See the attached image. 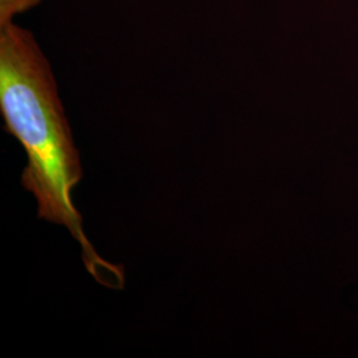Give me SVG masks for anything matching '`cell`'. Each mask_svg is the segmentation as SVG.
I'll return each instance as SVG.
<instances>
[{"label":"cell","mask_w":358,"mask_h":358,"mask_svg":"<svg viewBox=\"0 0 358 358\" xmlns=\"http://www.w3.org/2000/svg\"><path fill=\"white\" fill-rule=\"evenodd\" d=\"M41 0H0V27L13 23V17L35 8Z\"/></svg>","instance_id":"cell-2"},{"label":"cell","mask_w":358,"mask_h":358,"mask_svg":"<svg viewBox=\"0 0 358 358\" xmlns=\"http://www.w3.org/2000/svg\"><path fill=\"white\" fill-rule=\"evenodd\" d=\"M0 113L4 130L24 148L22 185L36 198L38 217L69 231L96 282L124 288V268L96 252L72 198L83 169L51 65L34 35L13 22L0 27Z\"/></svg>","instance_id":"cell-1"}]
</instances>
